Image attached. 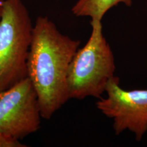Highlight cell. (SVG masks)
Masks as SVG:
<instances>
[{"label":"cell","mask_w":147,"mask_h":147,"mask_svg":"<svg viewBox=\"0 0 147 147\" xmlns=\"http://www.w3.org/2000/svg\"><path fill=\"white\" fill-rule=\"evenodd\" d=\"M80 40L61 34L47 16L36 18L27 59V77L36 91L42 118L49 120L69 100L67 72Z\"/></svg>","instance_id":"obj_1"},{"label":"cell","mask_w":147,"mask_h":147,"mask_svg":"<svg viewBox=\"0 0 147 147\" xmlns=\"http://www.w3.org/2000/svg\"><path fill=\"white\" fill-rule=\"evenodd\" d=\"M91 33L85 45L78 49L67 72L69 99L101 98L116 69L115 57L103 34L102 21L91 19Z\"/></svg>","instance_id":"obj_2"},{"label":"cell","mask_w":147,"mask_h":147,"mask_svg":"<svg viewBox=\"0 0 147 147\" xmlns=\"http://www.w3.org/2000/svg\"><path fill=\"white\" fill-rule=\"evenodd\" d=\"M34 25L22 0H5L0 20V93L27 78Z\"/></svg>","instance_id":"obj_3"},{"label":"cell","mask_w":147,"mask_h":147,"mask_svg":"<svg viewBox=\"0 0 147 147\" xmlns=\"http://www.w3.org/2000/svg\"><path fill=\"white\" fill-rule=\"evenodd\" d=\"M106 97L96 103L97 109L113 120V129L119 135L131 131L137 141L147 131V89L125 90L120 79L114 76L106 88Z\"/></svg>","instance_id":"obj_4"},{"label":"cell","mask_w":147,"mask_h":147,"mask_svg":"<svg viewBox=\"0 0 147 147\" xmlns=\"http://www.w3.org/2000/svg\"><path fill=\"white\" fill-rule=\"evenodd\" d=\"M41 112L28 77L0 93V134L18 140L40 127Z\"/></svg>","instance_id":"obj_5"},{"label":"cell","mask_w":147,"mask_h":147,"mask_svg":"<svg viewBox=\"0 0 147 147\" xmlns=\"http://www.w3.org/2000/svg\"><path fill=\"white\" fill-rule=\"evenodd\" d=\"M123 3L131 6L132 0H78L71 8L76 16H88L91 19L102 21L106 12L113 7Z\"/></svg>","instance_id":"obj_6"},{"label":"cell","mask_w":147,"mask_h":147,"mask_svg":"<svg viewBox=\"0 0 147 147\" xmlns=\"http://www.w3.org/2000/svg\"><path fill=\"white\" fill-rule=\"evenodd\" d=\"M17 139L0 134V147H26Z\"/></svg>","instance_id":"obj_7"},{"label":"cell","mask_w":147,"mask_h":147,"mask_svg":"<svg viewBox=\"0 0 147 147\" xmlns=\"http://www.w3.org/2000/svg\"><path fill=\"white\" fill-rule=\"evenodd\" d=\"M5 0H0V20L2 17L3 9H4V3Z\"/></svg>","instance_id":"obj_8"}]
</instances>
